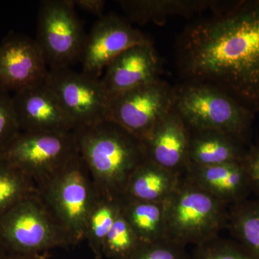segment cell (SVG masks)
I'll list each match as a JSON object with an SVG mask.
<instances>
[{
  "mask_svg": "<svg viewBox=\"0 0 259 259\" xmlns=\"http://www.w3.org/2000/svg\"><path fill=\"white\" fill-rule=\"evenodd\" d=\"M213 14L177 38V63L185 81L206 83L259 110V0L215 1Z\"/></svg>",
  "mask_w": 259,
  "mask_h": 259,
  "instance_id": "1",
  "label": "cell"
},
{
  "mask_svg": "<svg viewBox=\"0 0 259 259\" xmlns=\"http://www.w3.org/2000/svg\"><path fill=\"white\" fill-rule=\"evenodd\" d=\"M73 134L99 196L122 200L130 178L148 160L144 141L108 120L75 129Z\"/></svg>",
  "mask_w": 259,
  "mask_h": 259,
  "instance_id": "2",
  "label": "cell"
},
{
  "mask_svg": "<svg viewBox=\"0 0 259 259\" xmlns=\"http://www.w3.org/2000/svg\"><path fill=\"white\" fill-rule=\"evenodd\" d=\"M166 239L187 246L202 244L228 228L229 206L185 174L164 202Z\"/></svg>",
  "mask_w": 259,
  "mask_h": 259,
  "instance_id": "3",
  "label": "cell"
},
{
  "mask_svg": "<svg viewBox=\"0 0 259 259\" xmlns=\"http://www.w3.org/2000/svg\"><path fill=\"white\" fill-rule=\"evenodd\" d=\"M173 88L174 109L190 131H221L248 145L254 112L212 85L184 81Z\"/></svg>",
  "mask_w": 259,
  "mask_h": 259,
  "instance_id": "4",
  "label": "cell"
},
{
  "mask_svg": "<svg viewBox=\"0 0 259 259\" xmlns=\"http://www.w3.org/2000/svg\"><path fill=\"white\" fill-rule=\"evenodd\" d=\"M37 190L73 245L85 240L89 217L100 196L78 151Z\"/></svg>",
  "mask_w": 259,
  "mask_h": 259,
  "instance_id": "5",
  "label": "cell"
},
{
  "mask_svg": "<svg viewBox=\"0 0 259 259\" xmlns=\"http://www.w3.org/2000/svg\"><path fill=\"white\" fill-rule=\"evenodd\" d=\"M0 240L8 253L28 255L74 245L38 191L0 215Z\"/></svg>",
  "mask_w": 259,
  "mask_h": 259,
  "instance_id": "6",
  "label": "cell"
},
{
  "mask_svg": "<svg viewBox=\"0 0 259 259\" xmlns=\"http://www.w3.org/2000/svg\"><path fill=\"white\" fill-rule=\"evenodd\" d=\"M87 35L72 0L40 2L35 40L50 69L80 62Z\"/></svg>",
  "mask_w": 259,
  "mask_h": 259,
  "instance_id": "7",
  "label": "cell"
},
{
  "mask_svg": "<svg viewBox=\"0 0 259 259\" xmlns=\"http://www.w3.org/2000/svg\"><path fill=\"white\" fill-rule=\"evenodd\" d=\"M76 152L73 132L21 131L0 151V159L26 174L38 188Z\"/></svg>",
  "mask_w": 259,
  "mask_h": 259,
  "instance_id": "8",
  "label": "cell"
},
{
  "mask_svg": "<svg viewBox=\"0 0 259 259\" xmlns=\"http://www.w3.org/2000/svg\"><path fill=\"white\" fill-rule=\"evenodd\" d=\"M174 108V88L161 79L110 97L106 120L144 141Z\"/></svg>",
  "mask_w": 259,
  "mask_h": 259,
  "instance_id": "9",
  "label": "cell"
},
{
  "mask_svg": "<svg viewBox=\"0 0 259 259\" xmlns=\"http://www.w3.org/2000/svg\"><path fill=\"white\" fill-rule=\"evenodd\" d=\"M45 83L59 97L76 129L106 120L110 95L101 78L60 68L49 69Z\"/></svg>",
  "mask_w": 259,
  "mask_h": 259,
  "instance_id": "10",
  "label": "cell"
},
{
  "mask_svg": "<svg viewBox=\"0 0 259 259\" xmlns=\"http://www.w3.org/2000/svg\"><path fill=\"white\" fill-rule=\"evenodd\" d=\"M151 42L134 28L127 19L115 14L104 15L88 33L80 62L82 72L101 78L103 71L122 51L137 44Z\"/></svg>",
  "mask_w": 259,
  "mask_h": 259,
  "instance_id": "11",
  "label": "cell"
},
{
  "mask_svg": "<svg viewBox=\"0 0 259 259\" xmlns=\"http://www.w3.org/2000/svg\"><path fill=\"white\" fill-rule=\"evenodd\" d=\"M47 64L35 39L11 32L0 44V88L15 93L45 82Z\"/></svg>",
  "mask_w": 259,
  "mask_h": 259,
  "instance_id": "12",
  "label": "cell"
},
{
  "mask_svg": "<svg viewBox=\"0 0 259 259\" xmlns=\"http://www.w3.org/2000/svg\"><path fill=\"white\" fill-rule=\"evenodd\" d=\"M13 105L20 131L71 133L74 122L45 82L14 93Z\"/></svg>",
  "mask_w": 259,
  "mask_h": 259,
  "instance_id": "13",
  "label": "cell"
},
{
  "mask_svg": "<svg viewBox=\"0 0 259 259\" xmlns=\"http://www.w3.org/2000/svg\"><path fill=\"white\" fill-rule=\"evenodd\" d=\"M161 63L152 42L137 44L119 54L101 78L110 97L161 79Z\"/></svg>",
  "mask_w": 259,
  "mask_h": 259,
  "instance_id": "14",
  "label": "cell"
},
{
  "mask_svg": "<svg viewBox=\"0 0 259 259\" xmlns=\"http://www.w3.org/2000/svg\"><path fill=\"white\" fill-rule=\"evenodd\" d=\"M190 131L175 109L156 125L144 141L148 159L182 175L188 166Z\"/></svg>",
  "mask_w": 259,
  "mask_h": 259,
  "instance_id": "15",
  "label": "cell"
},
{
  "mask_svg": "<svg viewBox=\"0 0 259 259\" xmlns=\"http://www.w3.org/2000/svg\"><path fill=\"white\" fill-rule=\"evenodd\" d=\"M185 175L229 207L248 199L251 193L241 162L208 166H189Z\"/></svg>",
  "mask_w": 259,
  "mask_h": 259,
  "instance_id": "16",
  "label": "cell"
},
{
  "mask_svg": "<svg viewBox=\"0 0 259 259\" xmlns=\"http://www.w3.org/2000/svg\"><path fill=\"white\" fill-rule=\"evenodd\" d=\"M189 131L188 166L242 162L248 148L241 140L221 131Z\"/></svg>",
  "mask_w": 259,
  "mask_h": 259,
  "instance_id": "17",
  "label": "cell"
},
{
  "mask_svg": "<svg viewBox=\"0 0 259 259\" xmlns=\"http://www.w3.org/2000/svg\"><path fill=\"white\" fill-rule=\"evenodd\" d=\"M215 1L207 0H122L119 2L129 22L163 25L169 17H190L212 8Z\"/></svg>",
  "mask_w": 259,
  "mask_h": 259,
  "instance_id": "18",
  "label": "cell"
},
{
  "mask_svg": "<svg viewBox=\"0 0 259 259\" xmlns=\"http://www.w3.org/2000/svg\"><path fill=\"white\" fill-rule=\"evenodd\" d=\"M181 176L146 160L130 178L123 199L164 202L176 188Z\"/></svg>",
  "mask_w": 259,
  "mask_h": 259,
  "instance_id": "19",
  "label": "cell"
},
{
  "mask_svg": "<svg viewBox=\"0 0 259 259\" xmlns=\"http://www.w3.org/2000/svg\"><path fill=\"white\" fill-rule=\"evenodd\" d=\"M120 204L121 214L141 243L166 239L164 202L122 199Z\"/></svg>",
  "mask_w": 259,
  "mask_h": 259,
  "instance_id": "20",
  "label": "cell"
},
{
  "mask_svg": "<svg viewBox=\"0 0 259 259\" xmlns=\"http://www.w3.org/2000/svg\"><path fill=\"white\" fill-rule=\"evenodd\" d=\"M227 228L236 241L259 259V198L231 206Z\"/></svg>",
  "mask_w": 259,
  "mask_h": 259,
  "instance_id": "21",
  "label": "cell"
},
{
  "mask_svg": "<svg viewBox=\"0 0 259 259\" xmlns=\"http://www.w3.org/2000/svg\"><path fill=\"white\" fill-rule=\"evenodd\" d=\"M121 211L120 201L99 197L89 217L85 240L96 259L103 258L105 238Z\"/></svg>",
  "mask_w": 259,
  "mask_h": 259,
  "instance_id": "22",
  "label": "cell"
},
{
  "mask_svg": "<svg viewBox=\"0 0 259 259\" xmlns=\"http://www.w3.org/2000/svg\"><path fill=\"white\" fill-rule=\"evenodd\" d=\"M37 191V185L26 174L0 159V215Z\"/></svg>",
  "mask_w": 259,
  "mask_h": 259,
  "instance_id": "23",
  "label": "cell"
},
{
  "mask_svg": "<svg viewBox=\"0 0 259 259\" xmlns=\"http://www.w3.org/2000/svg\"><path fill=\"white\" fill-rule=\"evenodd\" d=\"M142 244L120 211L104 242L102 254L107 259H130Z\"/></svg>",
  "mask_w": 259,
  "mask_h": 259,
  "instance_id": "24",
  "label": "cell"
},
{
  "mask_svg": "<svg viewBox=\"0 0 259 259\" xmlns=\"http://www.w3.org/2000/svg\"><path fill=\"white\" fill-rule=\"evenodd\" d=\"M191 259H256L237 241L219 236L197 245Z\"/></svg>",
  "mask_w": 259,
  "mask_h": 259,
  "instance_id": "25",
  "label": "cell"
},
{
  "mask_svg": "<svg viewBox=\"0 0 259 259\" xmlns=\"http://www.w3.org/2000/svg\"><path fill=\"white\" fill-rule=\"evenodd\" d=\"M20 132L13 96L8 92L0 88V151Z\"/></svg>",
  "mask_w": 259,
  "mask_h": 259,
  "instance_id": "26",
  "label": "cell"
},
{
  "mask_svg": "<svg viewBox=\"0 0 259 259\" xmlns=\"http://www.w3.org/2000/svg\"><path fill=\"white\" fill-rule=\"evenodd\" d=\"M130 259H191L186 247L168 239L143 243Z\"/></svg>",
  "mask_w": 259,
  "mask_h": 259,
  "instance_id": "27",
  "label": "cell"
},
{
  "mask_svg": "<svg viewBox=\"0 0 259 259\" xmlns=\"http://www.w3.org/2000/svg\"><path fill=\"white\" fill-rule=\"evenodd\" d=\"M250 187L259 198V146H250L241 162Z\"/></svg>",
  "mask_w": 259,
  "mask_h": 259,
  "instance_id": "28",
  "label": "cell"
},
{
  "mask_svg": "<svg viewBox=\"0 0 259 259\" xmlns=\"http://www.w3.org/2000/svg\"><path fill=\"white\" fill-rule=\"evenodd\" d=\"M75 7L83 11L97 15L98 18L103 16L106 2L105 0H72Z\"/></svg>",
  "mask_w": 259,
  "mask_h": 259,
  "instance_id": "29",
  "label": "cell"
},
{
  "mask_svg": "<svg viewBox=\"0 0 259 259\" xmlns=\"http://www.w3.org/2000/svg\"><path fill=\"white\" fill-rule=\"evenodd\" d=\"M6 259H42L41 255H28L8 253Z\"/></svg>",
  "mask_w": 259,
  "mask_h": 259,
  "instance_id": "30",
  "label": "cell"
},
{
  "mask_svg": "<svg viewBox=\"0 0 259 259\" xmlns=\"http://www.w3.org/2000/svg\"><path fill=\"white\" fill-rule=\"evenodd\" d=\"M8 254V250H6L4 245H3L1 240H0V259H6Z\"/></svg>",
  "mask_w": 259,
  "mask_h": 259,
  "instance_id": "31",
  "label": "cell"
}]
</instances>
